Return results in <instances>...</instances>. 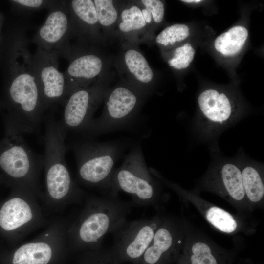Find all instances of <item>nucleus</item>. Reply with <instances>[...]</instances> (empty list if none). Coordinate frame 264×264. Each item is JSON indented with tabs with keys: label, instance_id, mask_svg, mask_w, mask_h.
<instances>
[{
	"label": "nucleus",
	"instance_id": "f257e3e1",
	"mask_svg": "<svg viewBox=\"0 0 264 264\" xmlns=\"http://www.w3.org/2000/svg\"><path fill=\"white\" fill-rule=\"evenodd\" d=\"M162 183L147 167L140 144H134L121 165L115 168L112 178L114 193L125 192L132 198L134 205L151 206L161 210L169 199Z\"/></svg>",
	"mask_w": 264,
	"mask_h": 264
},
{
	"label": "nucleus",
	"instance_id": "f03ea898",
	"mask_svg": "<svg viewBox=\"0 0 264 264\" xmlns=\"http://www.w3.org/2000/svg\"><path fill=\"white\" fill-rule=\"evenodd\" d=\"M147 98L135 88L120 80L107 90L101 115L93 119L84 134L92 138L130 129L140 120Z\"/></svg>",
	"mask_w": 264,
	"mask_h": 264
},
{
	"label": "nucleus",
	"instance_id": "7ed1b4c3",
	"mask_svg": "<svg viewBox=\"0 0 264 264\" xmlns=\"http://www.w3.org/2000/svg\"><path fill=\"white\" fill-rule=\"evenodd\" d=\"M73 149L80 178L105 193L110 191L115 165L125 146L117 141L100 142L88 139L77 142Z\"/></svg>",
	"mask_w": 264,
	"mask_h": 264
},
{
	"label": "nucleus",
	"instance_id": "20e7f679",
	"mask_svg": "<svg viewBox=\"0 0 264 264\" xmlns=\"http://www.w3.org/2000/svg\"><path fill=\"white\" fill-rule=\"evenodd\" d=\"M134 206L132 201L120 199L118 193L112 191L105 193L91 202L90 212L79 226V240L84 243H100L107 234L112 233L126 220Z\"/></svg>",
	"mask_w": 264,
	"mask_h": 264
},
{
	"label": "nucleus",
	"instance_id": "39448f33",
	"mask_svg": "<svg viewBox=\"0 0 264 264\" xmlns=\"http://www.w3.org/2000/svg\"><path fill=\"white\" fill-rule=\"evenodd\" d=\"M149 169L151 174L163 184L174 191L185 202L193 204L207 222L215 229L229 235L243 233L253 234L256 230L254 222L246 214H233L202 198L194 191L183 189L179 185L165 178L156 170Z\"/></svg>",
	"mask_w": 264,
	"mask_h": 264
},
{
	"label": "nucleus",
	"instance_id": "423d86ee",
	"mask_svg": "<svg viewBox=\"0 0 264 264\" xmlns=\"http://www.w3.org/2000/svg\"><path fill=\"white\" fill-rule=\"evenodd\" d=\"M113 60L99 50L97 46L72 45L68 67L63 72L66 98L75 90L89 86L107 76L110 73Z\"/></svg>",
	"mask_w": 264,
	"mask_h": 264
},
{
	"label": "nucleus",
	"instance_id": "0eeeda50",
	"mask_svg": "<svg viewBox=\"0 0 264 264\" xmlns=\"http://www.w3.org/2000/svg\"><path fill=\"white\" fill-rule=\"evenodd\" d=\"M113 78L110 72L95 83L75 90L67 97L64 102L62 124L65 130L85 133L103 101Z\"/></svg>",
	"mask_w": 264,
	"mask_h": 264
},
{
	"label": "nucleus",
	"instance_id": "6e6552de",
	"mask_svg": "<svg viewBox=\"0 0 264 264\" xmlns=\"http://www.w3.org/2000/svg\"><path fill=\"white\" fill-rule=\"evenodd\" d=\"M200 186L226 200L240 213L250 212L238 162L222 160L215 163L203 176Z\"/></svg>",
	"mask_w": 264,
	"mask_h": 264
},
{
	"label": "nucleus",
	"instance_id": "1a4fd4ad",
	"mask_svg": "<svg viewBox=\"0 0 264 264\" xmlns=\"http://www.w3.org/2000/svg\"><path fill=\"white\" fill-rule=\"evenodd\" d=\"M31 41L37 48L54 52L67 61L72 51L70 43V17L66 0H56Z\"/></svg>",
	"mask_w": 264,
	"mask_h": 264
},
{
	"label": "nucleus",
	"instance_id": "9d476101",
	"mask_svg": "<svg viewBox=\"0 0 264 264\" xmlns=\"http://www.w3.org/2000/svg\"><path fill=\"white\" fill-rule=\"evenodd\" d=\"M165 215L160 210L151 218L125 221L112 233L115 251L128 259L142 258Z\"/></svg>",
	"mask_w": 264,
	"mask_h": 264
},
{
	"label": "nucleus",
	"instance_id": "9b49d317",
	"mask_svg": "<svg viewBox=\"0 0 264 264\" xmlns=\"http://www.w3.org/2000/svg\"><path fill=\"white\" fill-rule=\"evenodd\" d=\"M189 222L184 217L165 215L142 260L144 264H160L184 249Z\"/></svg>",
	"mask_w": 264,
	"mask_h": 264
},
{
	"label": "nucleus",
	"instance_id": "f8f14e48",
	"mask_svg": "<svg viewBox=\"0 0 264 264\" xmlns=\"http://www.w3.org/2000/svg\"><path fill=\"white\" fill-rule=\"evenodd\" d=\"M59 56L37 48L32 62L44 110L66 99L64 74L59 70Z\"/></svg>",
	"mask_w": 264,
	"mask_h": 264
},
{
	"label": "nucleus",
	"instance_id": "ddd939ff",
	"mask_svg": "<svg viewBox=\"0 0 264 264\" xmlns=\"http://www.w3.org/2000/svg\"><path fill=\"white\" fill-rule=\"evenodd\" d=\"M121 46L113 63L120 80L130 84L148 97L155 88V72L138 45L125 44Z\"/></svg>",
	"mask_w": 264,
	"mask_h": 264
},
{
	"label": "nucleus",
	"instance_id": "4468645a",
	"mask_svg": "<svg viewBox=\"0 0 264 264\" xmlns=\"http://www.w3.org/2000/svg\"><path fill=\"white\" fill-rule=\"evenodd\" d=\"M199 123L210 134L218 133L237 119L239 111L235 101L227 93L207 88L198 95Z\"/></svg>",
	"mask_w": 264,
	"mask_h": 264
},
{
	"label": "nucleus",
	"instance_id": "2eb2a0df",
	"mask_svg": "<svg viewBox=\"0 0 264 264\" xmlns=\"http://www.w3.org/2000/svg\"><path fill=\"white\" fill-rule=\"evenodd\" d=\"M70 17V40L75 45H95L105 42L93 0H66Z\"/></svg>",
	"mask_w": 264,
	"mask_h": 264
},
{
	"label": "nucleus",
	"instance_id": "dca6fc26",
	"mask_svg": "<svg viewBox=\"0 0 264 264\" xmlns=\"http://www.w3.org/2000/svg\"><path fill=\"white\" fill-rule=\"evenodd\" d=\"M121 45H138L153 40L151 31L137 0H121L119 16L114 34Z\"/></svg>",
	"mask_w": 264,
	"mask_h": 264
},
{
	"label": "nucleus",
	"instance_id": "f3484780",
	"mask_svg": "<svg viewBox=\"0 0 264 264\" xmlns=\"http://www.w3.org/2000/svg\"><path fill=\"white\" fill-rule=\"evenodd\" d=\"M38 160L16 128L6 138L0 152V166L15 178L25 177Z\"/></svg>",
	"mask_w": 264,
	"mask_h": 264
},
{
	"label": "nucleus",
	"instance_id": "a211bd4d",
	"mask_svg": "<svg viewBox=\"0 0 264 264\" xmlns=\"http://www.w3.org/2000/svg\"><path fill=\"white\" fill-rule=\"evenodd\" d=\"M243 187L250 212L262 208L264 202V180L262 167L250 161L238 162Z\"/></svg>",
	"mask_w": 264,
	"mask_h": 264
},
{
	"label": "nucleus",
	"instance_id": "6ab92c4d",
	"mask_svg": "<svg viewBox=\"0 0 264 264\" xmlns=\"http://www.w3.org/2000/svg\"><path fill=\"white\" fill-rule=\"evenodd\" d=\"M249 36L244 26L235 25L218 36L214 41L215 51L225 58L234 57L242 50Z\"/></svg>",
	"mask_w": 264,
	"mask_h": 264
},
{
	"label": "nucleus",
	"instance_id": "aec40b11",
	"mask_svg": "<svg viewBox=\"0 0 264 264\" xmlns=\"http://www.w3.org/2000/svg\"><path fill=\"white\" fill-rule=\"evenodd\" d=\"M32 213L29 205L16 198L6 202L0 211V226L4 230L16 229L30 221Z\"/></svg>",
	"mask_w": 264,
	"mask_h": 264
},
{
	"label": "nucleus",
	"instance_id": "412c9836",
	"mask_svg": "<svg viewBox=\"0 0 264 264\" xmlns=\"http://www.w3.org/2000/svg\"><path fill=\"white\" fill-rule=\"evenodd\" d=\"M121 0H93L101 31L105 41L114 38Z\"/></svg>",
	"mask_w": 264,
	"mask_h": 264
},
{
	"label": "nucleus",
	"instance_id": "4be33fe9",
	"mask_svg": "<svg viewBox=\"0 0 264 264\" xmlns=\"http://www.w3.org/2000/svg\"><path fill=\"white\" fill-rule=\"evenodd\" d=\"M50 246L43 242L30 243L20 247L15 252L13 264H47L51 258Z\"/></svg>",
	"mask_w": 264,
	"mask_h": 264
},
{
	"label": "nucleus",
	"instance_id": "5701e85b",
	"mask_svg": "<svg viewBox=\"0 0 264 264\" xmlns=\"http://www.w3.org/2000/svg\"><path fill=\"white\" fill-rule=\"evenodd\" d=\"M191 34L188 25L175 23L164 28L154 38L161 52L171 50L186 42Z\"/></svg>",
	"mask_w": 264,
	"mask_h": 264
},
{
	"label": "nucleus",
	"instance_id": "b1692460",
	"mask_svg": "<svg viewBox=\"0 0 264 264\" xmlns=\"http://www.w3.org/2000/svg\"><path fill=\"white\" fill-rule=\"evenodd\" d=\"M196 51L194 46L188 42L166 51L161 52L168 65L176 70H184L193 62Z\"/></svg>",
	"mask_w": 264,
	"mask_h": 264
},
{
	"label": "nucleus",
	"instance_id": "393cba45",
	"mask_svg": "<svg viewBox=\"0 0 264 264\" xmlns=\"http://www.w3.org/2000/svg\"><path fill=\"white\" fill-rule=\"evenodd\" d=\"M56 0H12L9 2L12 9L21 14H29L43 9L49 10Z\"/></svg>",
	"mask_w": 264,
	"mask_h": 264
},
{
	"label": "nucleus",
	"instance_id": "a878e982",
	"mask_svg": "<svg viewBox=\"0 0 264 264\" xmlns=\"http://www.w3.org/2000/svg\"><path fill=\"white\" fill-rule=\"evenodd\" d=\"M150 16L155 29L163 22L165 15L164 1L160 0H138Z\"/></svg>",
	"mask_w": 264,
	"mask_h": 264
},
{
	"label": "nucleus",
	"instance_id": "bb28decb",
	"mask_svg": "<svg viewBox=\"0 0 264 264\" xmlns=\"http://www.w3.org/2000/svg\"><path fill=\"white\" fill-rule=\"evenodd\" d=\"M4 19L5 18L3 14L0 11V45L2 37L1 32L4 22Z\"/></svg>",
	"mask_w": 264,
	"mask_h": 264
},
{
	"label": "nucleus",
	"instance_id": "cd10ccee",
	"mask_svg": "<svg viewBox=\"0 0 264 264\" xmlns=\"http://www.w3.org/2000/svg\"><path fill=\"white\" fill-rule=\"evenodd\" d=\"M180 1L185 3L197 4H199L204 1L202 0H180Z\"/></svg>",
	"mask_w": 264,
	"mask_h": 264
}]
</instances>
